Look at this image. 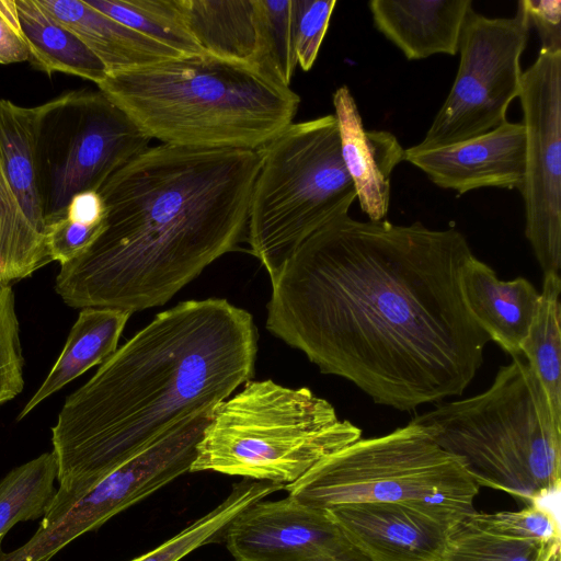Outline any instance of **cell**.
Returning a JSON list of instances; mask_svg holds the SVG:
<instances>
[{"label": "cell", "instance_id": "6da1fadb", "mask_svg": "<svg viewBox=\"0 0 561 561\" xmlns=\"http://www.w3.org/2000/svg\"><path fill=\"white\" fill-rule=\"evenodd\" d=\"M455 228L334 219L271 279L266 330L322 374L401 411L461 396L491 341L462 299Z\"/></svg>", "mask_w": 561, "mask_h": 561}, {"label": "cell", "instance_id": "7a4b0ae2", "mask_svg": "<svg viewBox=\"0 0 561 561\" xmlns=\"http://www.w3.org/2000/svg\"><path fill=\"white\" fill-rule=\"evenodd\" d=\"M260 163L257 150L148 147L98 191L104 229L60 265L56 293L80 309L165 305L244 240Z\"/></svg>", "mask_w": 561, "mask_h": 561}, {"label": "cell", "instance_id": "3957f363", "mask_svg": "<svg viewBox=\"0 0 561 561\" xmlns=\"http://www.w3.org/2000/svg\"><path fill=\"white\" fill-rule=\"evenodd\" d=\"M257 337L252 314L224 298L157 313L66 398L51 428L58 486L43 520L251 380Z\"/></svg>", "mask_w": 561, "mask_h": 561}, {"label": "cell", "instance_id": "277c9868", "mask_svg": "<svg viewBox=\"0 0 561 561\" xmlns=\"http://www.w3.org/2000/svg\"><path fill=\"white\" fill-rule=\"evenodd\" d=\"M98 88L151 139L201 149L259 150L300 104L263 69L206 53L108 75Z\"/></svg>", "mask_w": 561, "mask_h": 561}, {"label": "cell", "instance_id": "5b68a950", "mask_svg": "<svg viewBox=\"0 0 561 561\" xmlns=\"http://www.w3.org/2000/svg\"><path fill=\"white\" fill-rule=\"evenodd\" d=\"M479 486L539 503L561 483V423L524 356L500 367L491 387L414 416Z\"/></svg>", "mask_w": 561, "mask_h": 561}, {"label": "cell", "instance_id": "8992f818", "mask_svg": "<svg viewBox=\"0 0 561 561\" xmlns=\"http://www.w3.org/2000/svg\"><path fill=\"white\" fill-rule=\"evenodd\" d=\"M362 437L309 388L248 380L219 402L196 447L190 472L214 471L284 486Z\"/></svg>", "mask_w": 561, "mask_h": 561}, {"label": "cell", "instance_id": "52a82bcc", "mask_svg": "<svg viewBox=\"0 0 561 561\" xmlns=\"http://www.w3.org/2000/svg\"><path fill=\"white\" fill-rule=\"evenodd\" d=\"M479 488L457 457L410 421L388 434L360 437L284 490L325 510L358 502L400 504L455 529L477 512Z\"/></svg>", "mask_w": 561, "mask_h": 561}, {"label": "cell", "instance_id": "ba28073f", "mask_svg": "<svg viewBox=\"0 0 561 561\" xmlns=\"http://www.w3.org/2000/svg\"><path fill=\"white\" fill-rule=\"evenodd\" d=\"M244 240L272 279L308 237L356 199L334 114L291 123L259 150Z\"/></svg>", "mask_w": 561, "mask_h": 561}, {"label": "cell", "instance_id": "9c48e42d", "mask_svg": "<svg viewBox=\"0 0 561 561\" xmlns=\"http://www.w3.org/2000/svg\"><path fill=\"white\" fill-rule=\"evenodd\" d=\"M150 140L100 90H72L38 105L36 161L45 222L59 217L76 194L98 192Z\"/></svg>", "mask_w": 561, "mask_h": 561}, {"label": "cell", "instance_id": "30bf717a", "mask_svg": "<svg viewBox=\"0 0 561 561\" xmlns=\"http://www.w3.org/2000/svg\"><path fill=\"white\" fill-rule=\"evenodd\" d=\"M529 28L519 1L512 18H488L473 9L468 12L455 81L417 148L455 145L506 122L508 105L520 90V56Z\"/></svg>", "mask_w": 561, "mask_h": 561}, {"label": "cell", "instance_id": "8fae6325", "mask_svg": "<svg viewBox=\"0 0 561 561\" xmlns=\"http://www.w3.org/2000/svg\"><path fill=\"white\" fill-rule=\"evenodd\" d=\"M213 409L185 417L141 453L101 479L85 494L0 561H49L68 543L190 472Z\"/></svg>", "mask_w": 561, "mask_h": 561}, {"label": "cell", "instance_id": "7c38bea8", "mask_svg": "<svg viewBox=\"0 0 561 561\" xmlns=\"http://www.w3.org/2000/svg\"><path fill=\"white\" fill-rule=\"evenodd\" d=\"M525 237L543 275L561 267V50L540 49L522 73Z\"/></svg>", "mask_w": 561, "mask_h": 561}, {"label": "cell", "instance_id": "4fadbf2b", "mask_svg": "<svg viewBox=\"0 0 561 561\" xmlns=\"http://www.w3.org/2000/svg\"><path fill=\"white\" fill-rule=\"evenodd\" d=\"M222 541L236 561H370L329 510L290 495L244 508Z\"/></svg>", "mask_w": 561, "mask_h": 561}, {"label": "cell", "instance_id": "5bb4252c", "mask_svg": "<svg viewBox=\"0 0 561 561\" xmlns=\"http://www.w3.org/2000/svg\"><path fill=\"white\" fill-rule=\"evenodd\" d=\"M526 137L522 123L505 122L471 139L435 149L416 146L404 160L423 171L438 187L458 194L481 187L522 191Z\"/></svg>", "mask_w": 561, "mask_h": 561}, {"label": "cell", "instance_id": "9a60e30c", "mask_svg": "<svg viewBox=\"0 0 561 561\" xmlns=\"http://www.w3.org/2000/svg\"><path fill=\"white\" fill-rule=\"evenodd\" d=\"M328 510L370 561H446L454 529L426 514L385 502Z\"/></svg>", "mask_w": 561, "mask_h": 561}, {"label": "cell", "instance_id": "2e32d148", "mask_svg": "<svg viewBox=\"0 0 561 561\" xmlns=\"http://www.w3.org/2000/svg\"><path fill=\"white\" fill-rule=\"evenodd\" d=\"M332 101L341 156L359 206L369 220H383L389 209L391 173L404 161L405 149L393 134L364 128L356 102L346 85L335 90Z\"/></svg>", "mask_w": 561, "mask_h": 561}, {"label": "cell", "instance_id": "e0dca14e", "mask_svg": "<svg viewBox=\"0 0 561 561\" xmlns=\"http://www.w3.org/2000/svg\"><path fill=\"white\" fill-rule=\"evenodd\" d=\"M462 299L478 325L513 357L537 313L540 293L525 277L501 280L494 270L474 255L460 276Z\"/></svg>", "mask_w": 561, "mask_h": 561}, {"label": "cell", "instance_id": "ac0fdd59", "mask_svg": "<svg viewBox=\"0 0 561 561\" xmlns=\"http://www.w3.org/2000/svg\"><path fill=\"white\" fill-rule=\"evenodd\" d=\"M375 27L409 60L458 53L471 0H373Z\"/></svg>", "mask_w": 561, "mask_h": 561}, {"label": "cell", "instance_id": "d6986e66", "mask_svg": "<svg viewBox=\"0 0 561 561\" xmlns=\"http://www.w3.org/2000/svg\"><path fill=\"white\" fill-rule=\"evenodd\" d=\"M176 4L204 53L252 65L272 75L262 0H176Z\"/></svg>", "mask_w": 561, "mask_h": 561}, {"label": "cell", "instance_id": "ffe728a7", "mask_svg": "<svg viewBox=\"0 0 561 561\" xmlns=\"http://www.w3.org/2000/svg\"><path fill=\"white\" fill-rule=\"evenodd\" d=\"M36 2L76 34L102 61L108 75L182 56L174 49L95 10L84 0Z\"/></svg>", "mask_w": 561, "mask_h": 561}, {"label": "cell", "instance_id": "44dd1931", "mask_svg": "<svg viewBox=\"0 0 561 561\" xmlns=\"http://www.w3.org/2000/svg\"><path fill=\"white\" fill-rule=\"evenodd\" d=\"M130 316V312L115 308L81 309L58 359L18 415V421L88 369L110 358L117 350Z\"/></svg>", "mask_w": 561, "mask_h": 561}, {"label": "cell", "instance_id": "7402d4cb", "mask_svg": "<svg viewBox=\"0 0 561 561\" xmlns=\"http://www.w3.org/2000/svg\"><path fill=\"white\" fill-rule=\"evenodd\" d=\"M16 8L35 69L49 77L56 72L77 76L96 85L104 81L108 73L102 61L36 0H18Z\"/></svg>", "mask_w": 561, "mask_h": 561}, {"label": "cell", "instance_id": "603a6c76", "mask_svg": "<svg viewBox=\"0 0 561 561\" xmlns=\"http://www.w3.org/2000/svg\"><path fill=\"white\" fill-rule=\"evenodd\" d=\"M37 113L38 106L25 107L0 99V160L22 211L44 234L36 161Z\"/></svg>", "mask_w": 561, "mask_h": 561}, {"label": "cell", "instance_id": "cb8c5ba5", "mask_svg": "<svg viewBox=\"0 0 561 561\" xmlns=\"http://www.w3.org/2000/svg\"><path fill=\"white\" fill-rule=\"evenodd\" d=\"M560 293V275H543L538 310L520 345V354L542 386L558 423H561Z\"/></svg>", "mask_w": 561, "mask_h": 561}, {"label": "cell", "instance_id": "d4e9b609", "mask_svg": "<svg viewBox=\"0 0 561 561\" xmlns=\"http://www.w3.org/2000/svg\"><path fill=\"white\" fill-rule=\"evenodd\" d=\"M284 490L283 484L243 479L215 508L154 549L129 561H180L195 549L224 540L233 518L256 501Z\"/></svg>", "mask_w": 561, "mask_h": 561}, {"label": "cell", "instance_id": "484cf974", "mask_svg": "<svg viewBox=\"0 0 561 561\" xmlns=\"http://www.w3.org/2000/svg\"><path fill=\"white\" fill-rule=\"evenodd\" d=\"M49 262L45 236L22 211L0 160V283L12 285Z\"/></svg>", "mask_w": 561, "mask_h": 561}, {"label": "cell", "instance_id": "4316f807", "mask_svg": "<svg viewBox=\"0 0 561 561\" xmlns=\"http://www.w3.org/2000/svg\"><path fill=\"white\" fill-rule=\"evenodd\" d=\"M57 460L53 451L12 469L0 481V547L7 533L20 522L43 517L57 488Z\"/></svg>", "mask_w": 561, "mask_h": 561}, {"label": "cell", "instance_id": "83f0119b", "mask_svg": "<svg viewBox=\"0 0 561 561\" xmlns=\"http://www.w3.org/2000/svg\"><path fill=\"white\" fill-rule=\"evenodd\" d=\"M128 27L182 56L203 54L179 10L176 0H84Z\"/></svg>", "mask_w": 561, "mask_h": 561}, {"label": "cell", "instance_id": "f1b7e54d", "mask_svg": "<svg viewBox=\"0 0 561 561\" xmlns=\"http://www.w3.org/2000/svg\"><path fill=\"white\" fill-rule=\"evenodd\" d=\"M446 561H561V538L496 535L480 528L469 516L453 530Z\"/></svg>", "mask_w": 561, "mask_h": 561}, {"label": "cell", "instance_id": "f546056e", "mask_svg": "<svg viewBox=\"0 0 561 561\" xmlns=\"http://www.w3.org/2000/svg\"><path fill=\"white\" fill-rule=\"evenodd\" d=\"M267 62L271 73L289 85L297 62L294 0H262Z\"/></svg>", "mask_w": 561, "mask_h": 561}, {"label": "cell", "instance_id": "4dcf8cb0", "mask_svg": "<svg viewBox=\"0 0 561 561\" xmlns=\"http://www.w3.org/2000/svg\"><path fill=\"white\" fill-rule=\"evenodd\" d=\"M24 359L12 285L0 283V405L24 387Z\"/></svg>", "mask_w": 561, "mask_h": 561}, {"label": "cell", "instance_id": "1f68e13d", "mask_svg": "<svg viewBox=\"0 0 561 561\" xmlns=\"http://www.w3.org/2000/svg\"><path fill=\"white\" fill-rule=\"evenodd\" d=\"M470 519L480 528L496 535L520 539L561 538L557 516L539 503H531L516 512H476Z\"/></svg>", "mask_w": 561, "mask_h": 561}, {"label": "cell", "instance_id": "d6a6232c", "mask_svg": "<svg viewBox=\"0 0 561 561\" xmlns=\"http://www.w3.org/2000/svg\"><path fill=\"white\" fill-rule=\"evenodd\" d=\"M294 4L297 62L304 71H309L318 57L336 1L294 0Z\"/></svg>", "mask_w": 561, "mask_h": 561}, {"label": "cell", "instance_id": "836d02e7", "mask_svg": "<svg viewBox=\"0 0 561 561\" xmlns=\"http://www.w3.org/2000/svg\"><path fill=\"white\" fill-rule=\"evenodd\" d=\"M104 229L101 225H85L61 215L46 224L44 236L50 261L64 265L82 255Z\"/></svg>", "mask_w": 561, "mask_h": 561}, {"label": "cell", "instance_id": "e575fe53", "mask_svg": "<svg viewBox=\"0 0 561 561\" xmlns=\"http://www.w3.org/2000/svg\"><path fill=\"white\" fill-rule=\"evenodd\" d=\"M530 26H535L542 50H561V1L520 0Z\"/></svg>", "mask_w": 561, "mask_h": 561}, {"label": "cell", "instance_id": "d590c367", "mask_svg": "<svg viewBox=\"0 0 561 561\" xmlns=\"http://www.w3.org/2000/svg\"><path fill=\"white\" fill-rule=\"evenodd\" d=\"M30 51L15 0H0V65L28 61Z\"/></svg>", "mask_w": 561, "mask_h": 561}, {"label": "cell", "instance_id": "8d00e7d4", "mask_svg": "<svg viewBox=\"0 0 561 561\" xmlns=\"http://www.w3.org/2000/svg\"><path fill=\"white\" fill-rule=\"evenodd\" d=\"M61 215L81 224L101 225L105 219V207L99 192L85 191L76 194Z\"/></svg>", "mask_w": 561, "mask_h": 561}]
</instances>
